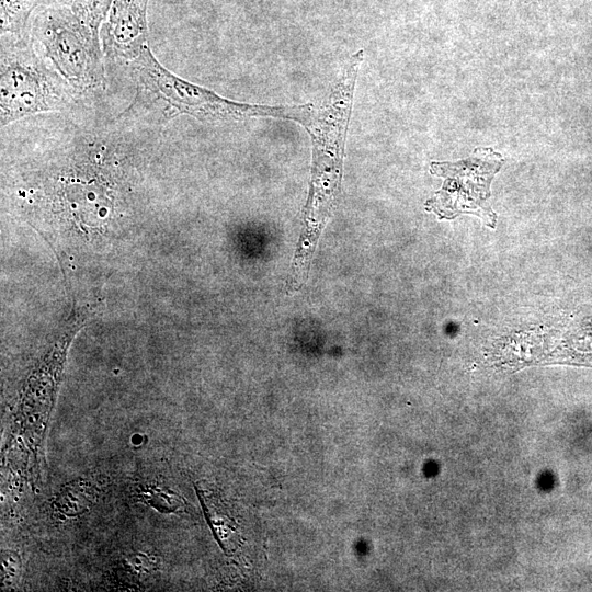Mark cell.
Returning a JSON list of instances; mask_svg holds the SVG:
<instances>
[{
  "label": "cell",
  "mask_w": 592,
  "mask_h": 592,
  "mask_svg": "<svg viewBox=\"0 0 592 592\" xmlns=\"http://www.w3.org/2000/svg\"><path fill=\"white\" fill-rule=\"evenodd\" d=\"M136 68L144 87L178 114L206 121H235L251 116H275L309 122L308 105L273 107L232 102L177 77L167 70L145 46L136 58Z\"/></svg>",
  "instance_id": "1"
},
{
  "label": "cell",
  "mask_w": 592,
  "mask_h": 592,
  "mask_svg": "<svg viewBox=\"0 0 592 592\" xmlns=\"http://www.w3.org/2000/svg\"><path fill=\"white\" fill-rule=\"evenodd\" d=\"M502 159L491 149L455 163H432L431 172L444 177L441 191L429 202L439 216L452 218L460 213L476 214L488 225H494L496 215L483 206L490 196V183L499 171Z\"/></svg>",
  "instance_id": "3"
},
{
  "label": "cell",
  "mask_w": 592,
  "mask_h": 592,
  "mask_svg": "<svg viewBox=\"0 0 592 592\" xmlns=\"http://www.w3.org/2000/svg\"><path fill=\"white\" fill-rule=\"evenodd\" d=\"M1 126L57 106L58 95L38 66L25 56L2 54Z\"/></svg>",
  "instance_id": "5"
},
{
  "label": "cell",
  "mask_w": 592,
  "mask_h": 592,
  "mask_svg": "<svg viewBox=\"0 0 592 592\" xmlns=\"http://www.w3.org/2000/svg\"><path fill=\"white\" fill-rule=\"evenodd\" d=\"M361 61L362 52L353 56L325 107L316 119L306 126L314 140L310 213L317 223H321V218L330 213L340 187L344 139L354 82Z\"/></svg>",
  "instance_id": "2"
},
{
  "label": "cell",
  "mask_w": 592,
  "mask_h": 592,
  "mask_svg": "<svg viewBox=\"0 0 592 592\" xmlns=\"http://www.w3.org/2000/svg\"><path fill=\"white\" fill-rule=\"evenodd\" d=\"M41 22L45 44L65 76L77 82L93 80L99 70L96 32L65 7L47 9Z\"/></svg>",
  "instance_id": "4"
},
{
  "label": "cell",
  "mask_w": 592,
  "mask_h": 592,
  "mask_svg": "<svg viewBox=\"0 0 592 592\" xmlns=\"http://www.w3.org/2000/svg\"><path fill=\"white\" fill-rule=\"evenodd\" d=\"M149 0H113L102 27L106 47L114 54L137 58L147 46V7Z\"/></svg>",
  "instance_id": "6"
},
{
  "label": "cell",
  "mask_w": 592,
  "mask_h": 592,
  "mask_svg": "<svg viewBox=\"0 0 592 592\" xmlns=\"http://www.w3.org/2000/svg\"><path fill=\"white\" fill-rule=\"evenodd\" d=\"M41 0H0L1 34L23 31Z\"/></svg>",
  "instance_id": "7"
}]
</instances>
